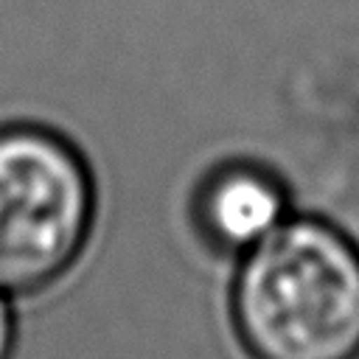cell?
Returning <instances> with one entry per match:
<instances>
[{"mask_svg":"<svg viewBox=\"0 0 359 359\" xmlns=\"http://www.w3.org/2000/svg\"><path fill=\"white\" fill-rule=\"evenodd\" d=\"M227 317L247 359H359V241L292 213L236 258Z\"/></svg>","mask_w":359,"mask_h":359,"instance_id":"obj_1","label":"cell"},{"mask_svg":"<svg viewBox=\"0 0 359 359\" xmlns=\"http://www.w3.org/2000/svg\"><path fill=\"white\" fill-rule=\"evenodd\" d=\"M98 219L87 154L59 129L0 126V292L28 297L59 283L84 255Z\"/></svg>","mask_w":359,"mask_h":359,"instance_id":"obj_2","label":"cell"},{"mask_svg":"<svg viewBox=\"0 0 359 359\" xmlns=\"http://www.w3.org/2000/svg\"><path fill=\"white\" fill-rule=\"evenodd\" d=\"M286 182L255 160H224L202 174L191 196V227L216 255L241 258L292 216Z\"/></svg>","mask_w":359,"mask_h":359,"instance_id":"obj_3","label":"cell"},{"mask_svg":"<svg viewBox=\"0 0 359 359\" xmlns=\"http://www.w3.org/2000/svg\"><path fill=\"white\" fill-rule=\"evenodd\" d=\"M17 351V314L6 292H0V359H11Z\"/></svg>","mask_w":359,"mask_h":359,"instance_id":"obj_4","label":"cell"}]
</instances>
